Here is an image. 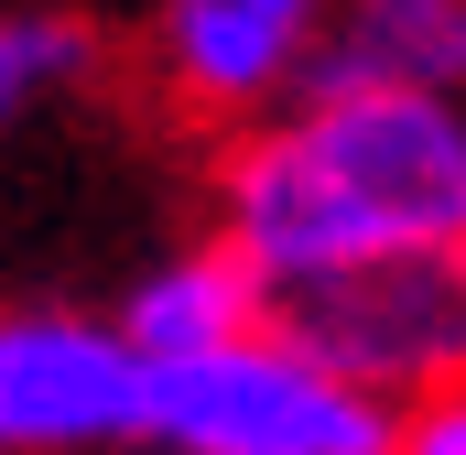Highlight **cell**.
Here are the masks:
<instances>
[{"label":"cell","instance_id":"6da1fadb","mask_svg":"<svg viewBox=\"0 0 466 455\" xmlns=\"http://www.w3.org/2000/svg\"><path fill=\"white\" fill-rule=\"evenodd\" d=\"M207 228L271 271V293L380 249L466 238V98L456 87H304L218 152Z\"/></svg>","mask_w":466,"mask_h":455},{"label":"cell","instance_id":"7a4b0ae2","mask_svg":"<svg viewBox=\"0 0 466 455\" xmlns=\"http://www.w3.org/2000/svg\"><path fill=\"white\" fill-rule=\"evenodd\" d=\"M401 401L358 390L282 315L196 358H152V434L174 455H390Z\"/></svg>","mask_w":466,"mask_h":455},{"label":"cell","instance_id":"3957f363","mask_svg":"<svg viewBox=\"0 0 466 455\" xmlns=\"http://www.w3.org/2000/svg\"><path fill=\"white\" fill-rule=\"evenodd\" d=\"M282 326L380 401L456 390L466 379V238H423V249L315 271V282L282 293Z\"/></svg>","mask_w":466,"mask_h":455},{"label":"cell","instance_id":"277c9868","mask_svg":"<svg viewBox=\"0 0 466 455\" xmlns=\"http://www.w3.org/2000/svg\"><path fill=\"white\" fill-rule=\"evenodd\" d=\"M152 434V358L119 315L11 304L0 315V455H130Z\"/></svg>","mask_w":466,"mask_h":455},{"label":"cell","instance_id":"5b68a950","mask_svg":"<svg viewBox=\"0 0 466 455\" xmlns=\"http://www.w3.org/2000/svg\"><path fill=\"white\" fill-rule=\"evenodd\" d=\"M337 0H163L152 11V76L196 119H271L315 87Z\"/></svg>","mask_w":466,"mask_h":455},{"label":"cell","instance_id":"8992f818","mask_svg":"<svg viewBox=\"0 0 466 455\" xmlns=\"http://www.w3.org/2000/svg\"><path fill=\"white\" fill-rule=\"evenodd\" d=\"M271 315H282V293H271V271L238 249L228 228L141 260L130 293H119V337L141 347V358H196V347H228L249 326H271Z\"/></svg>","mask_w":466,"mask_h":455},{"label":"cell","instance_id":"52a82bcc","mask_svg":"<svg viewBox=\"0 0 466 455\" xmlns=\"http://www.w3.org/2000/svg\"><path fill=\"white\" fill-rule=\"evenodd\" d=\"M315 87H456L466 98V0H337Z\"/></svg>","mask_w":466,"mask_h":455},{"label":"cell","instance_id":"ba28073f","mask_svg":"<svg viewBox=\"0 0 466 455\" xmlns=\"http://www.w3.org/2000/svg\"><path fill=\"white\" fill-rule=\"evenodd\" d=\"M87 76V22L76 11H0V130L33 119Z\"/></svg>","mask_w":466,"mask_h":455},{"label":"cell","instance_id":"9c48e42d","mask_svg":"<svg viewBox=\"0 0 466 455\" xmlns=\"http://www.w3.org/2000/svg\"><path fill=\"white\" fill-rule=\"evenodd\" d=\"M390 455H466V379H456V390H423V401H401Z\"/></svg>","mask_w":466,"mask_h":455},{"label":"cell","instance_id":"30bf717a","mask_svg":"<svg viewBox=\"0 0 466 455\" xmlns=\"http://www.w3.org/2000/svg\"><path fill=\"white\" fill-rule=\"evenodd\" d=\"M130 455H174V445H130Z\"/></svg>","mask_w":466,"mask_h":455}]
</instances>
